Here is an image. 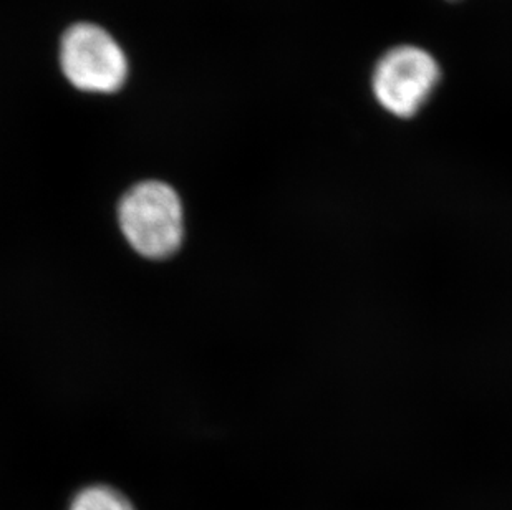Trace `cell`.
<instances>
[{"instance_id": "1", "label": "cell", "mask_w": 512, "mask_h": 510, "mask_svg": "<svg viewBox=\"0 0 512 510\" xmlns=\"http://www.w3.org/2000/svg\"><path fill=\"white\" fill-rule=\"evenodd\" d=\"M120 226L126 241L148 259H166L178 251L184 236L183 204L161 181L136 184L121 199Z\"/></svg>"}, {"instance_id": "2", "label": "cell", "mask_w": 512, "mask_h": 510, "mask_svg": "<svg viewBox=\"0 0 512 510\" xmlns=\"http://www.w3.org/2000/svg\"><path fill=\"white\" fill-rule=\"evenodd\" d=\"M440 78V65L430 52L398 45L383 53L373 68V95L383 110L406 120L426 105Z\"/></svg>"}, {"instance_id": "3", "label": "cell", "mask_w": 512, "mask_h": 510, "mask_svg": "<svg viewBox=\"0 0 512 510\" xmlns=\"http://www.w3.org/2000/svg\"><path fill=\"white\" fill-rule=\"evenodd\" d=\"M60 62L68 82L82 92H116L128 75L120 45L107 30L93 24L73 25L65 32Z\"/></svg>"}, {"instance_id": "4", "label": "cell", "mask_w": 512, "mask_h": 510, "mask_svg": "<svg viewBox=\"0 0 512 510\" xmlns=\"http://www.w3.org/2000/svg\"><path fill=\"white\" fill-rule=\"evenodd\" d=\"M68 510H135V507L125 494L113 487L97 484L78 492Z\"/></svg>"}]
</instances>
